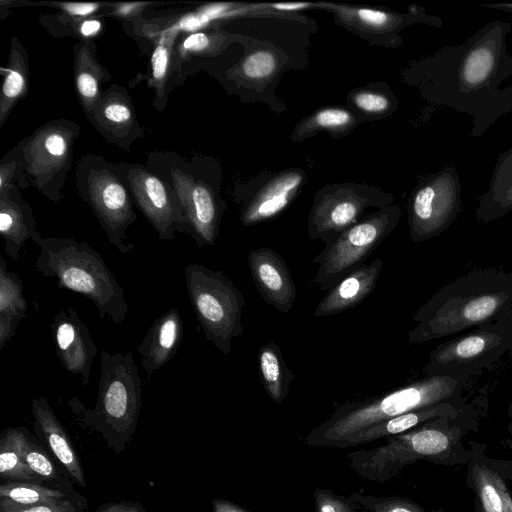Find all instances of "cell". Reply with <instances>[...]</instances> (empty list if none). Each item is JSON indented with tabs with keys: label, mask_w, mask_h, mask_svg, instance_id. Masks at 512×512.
<instances>
[{
	"label": "cell",
	"mask_w": 512,
	"mask_h": 512,
	"mask_svg": "<svg viewBox=\"0 0 512 512\" xmlns=\"http://www.w3.org/2000/svg\"><path fill=\"white\" fill-rule=\"evenodd\" d=\"M19 164L16 159L5 155L0 165V193L17 186Z\"/></svg>",
	"instance_id": "bcb514c9"
},
{
	"label": "cell",
	"mask_w": 512,
	"mask_h": 512,
	"mask_svg": "<svg viewBox=\"0 0 512 512\" xmlns=\"http://www.w3.org/2000/svg\"><path fill=\"white\" fill-rule=\"evenodd\" d=\"M228 3H213L205 5L196 11L182 15L164 26L162 29L178 34L181 32L193 33L197 32L209 25L210 22L224 17L231 9Z\"/></svg>",
	"instance_id": "d590c367"
},
{
	"label": "cell",
	"mask_w": 512,
	"mask_h": 512,
	"mask_svg": "<svg viewBox=\"0 0 512 512\" xmlns=\"http://www.w3.org/2000/svg\"><path fill=\"white\" fill-rule=\"evenodd\" d=\"M72 495L74 494H66L34 483L1 482L0 484V499L20 505L58 502Z\"/></svg>",
	"instance_id": "836d02e7"
},
{
	"label": "cell",
	"mask_w": 512,
	"mask_h": 512,
	"mask_svg": "<svg viewBox=\"0 0 512 512\" xmlns=\"http://www.w3.org/2000/svg\"><path fill=\"white\" fill-rule=\"evenodd\" d=\"M512 210V147L498 155L488 189L478 197L475 216L490 223Z\"/></svg>",
	"instance_id": "484cf974"
},
{
	"label": "cell",
	"mask_w": 512,
	"mask_h": 512,
	"mask_svg": "<svg viewBox=\"0 0 512 512\" xmlns=\"http://www.w3.org/2000/svg\"><path fill=\"white\" fill-rule=\"evenodd\" d=\"M462 210L457 169L446 166L427 175L413 190L408 204L410 238L421 243L449 228Z\"/></svg>",
	"instance_id": "7c38bea8"
},
{
	"label": "cell",
	"mask_w": 512,
	"mask_h": 512,
	"mask_svg": "<svg viewBox=\"0 0 512 512\" xmlns=\"http://www.w3.org/2000/svg\"><path fill=\"white\" fill-rule=\"evenodd\" d=\"M27 309L21 279L16 273L8 270L6 260L0 256V316L21 321L25 318Z\"/></svg>",
	"instance_id": "d6a6232c"
},
{
	"label": "cell",
	"mask_w": 512,
	"mask_h": 512,
	"mask_svg": "<svg viewBox=\"0 0 512 512\" xmlns=\"http://www.w3.org/2000/svg\"><path fill=\"white\" fill-rule=\"evenodd\" d=\"M479 418L472 405L456 416L438 418L387 438V442L346 455L349 467L363 479L385 483L404 467L418 461L436 465L467 464L473 448L464 445V437L479 429Z\"/></svg>",
	"instance_id": "3957f363"
},
{
	"label": "cell",
	"mask_w": 512,
	"mask_h": 512,
	"mask_svg": "<svg viewBox=\"0 0 512 512\" xmlns=\"http://www.w3.org/2000/svg\"><path fill=\"white\" fill-rule=\"evenodd\" d=\"M29 432L25 427H8L0 435L1 482H25L42 485L23 461L24 443ZM43 486V485H42Z\"/></svg>",
	"instance_id": "f546056e"
},
{
	"label": "cell",
	"mask_w": 512,
	"mask_h": 512,
	"mask_svg": "<svg viewBox=\"0 0 512 512\" xmlns=\"http://www.w3.org/2000/svg\"><path fill=\"white\" fill-rule=\"evenodd\" d=\"M105 159L84 156L76 171L79 195L90 206L109 242L123 254L134 244L125 243L127 229L137 220L131 191Z\"/></svg>",
	"instance_id": "9c48e42d"
},
{
	"label": "cell",
	"mask_w": 512,
	"mask_h": 512,
	"mask_svg": "<svg viewBox=\"0 0 512 512\" xmlns=\"http://www.w3.org/2000/svg\"><path fill=\"white\" fill-rule=\"evenodd\" d=\"M49 5L55 6L63 13L61 21L74 22L86 18L93 17V15L105 6L106 3H73V2H52Z\"/></svg>",
	"instance_id": "7bdbcfd3"
},
{
	"label": "cell",
	"mask_w": 512,
	"mask_h": 512,
	"mask_svg": "<svg viewBox=\"0 0 512 512\" xmlns=\"http://www.w3.org/2000/svg\"><path fill=\"white\" fill-rule=\"evenodd\" d=\"M170 181L183 206L185 233L199 248L213 245L219 236L224 203L208 184L179 168L170 169Z\"/></svg>",
	"instance_id": "9a60e30c"
},
{
	"label": "cell",
	"mask_w": 512,
	"mask_h": 512,
	"mask_svg": "<svg viewBox=\"0 0 512 512\" xmlns=\"http://www.w3.org/2000/svg\"><path fill=\"white\" fill-rule=\"evenodd\" d=\"M93 512H146L140 502L120 501L101 504Z\"/></svg>",
	"instance_id": "7dc6e473"
},
{
	"label": "cell",
	"mask_w": 512,
	"mask_h": 512,
	"mask_svg": "<svg viewBox=\"0 0 512 512\" xmlns=\"http://www.w3.org/2000/svg\"><path fill=\"white\" fill-rule=\"evenodd\" d=\"M352 101L359 110L370 114L386 113L393 106L387 95L371 90L355 93L352 96Z\"/></svg>",
	"instance_id": "b9f144b4"
},
{
	"label": "cell",
	"mask_w": 512,
	"mask_h": 512,
	"mask_svg": "<svg viewBox=\"0 0 512 512\" xmlns=\"http://www.w3.org/2000/svg\"><path fill=\"white\" fill-rule=\"evenodd\" d=\"M151 2H118L108 3L111 15L131 20L140 16L147 6L151 5Z\"/></svg>",
	"instance_id": "f6af8a7d"
},
{
	"label": "cell",
	"mask_w": 512,
	"mask_h": 512,
	"mask_svg": "<svg viewBox=\"0 0 512 512\" xmlns=\"http://www.w3.org/2000/svg\"><path fill=\"white\" fill-rule=\"evenodd\" d=\"M512 353V318L475 327L439 344L424 367L427 376L466 375L496 365Z\"/></svg>",
	"instance_id": "8fae6325"
},
{
	"label": "cell",
	"mask_w": 512,
	"mask_h": 512,
	"mask_svg": "<svg viewBox=\"0 0 512 512\" xmlns=\"http://www.w3.org/2000/svg\"><path fill=\"white\" fill-rule=\"evenodd\" d=\"M57 356L69 373L81 377L84 387L91 378V366L97 347L88 326L72 308L60 310L50 325Z\"/></svg>",
	"instance_id": "2e32d148"
},
{
	"label": "cell",
	"mask_w": 512,
	"mask_h": 512,
	"mask_svg": "<svg viewBox=\"0 0 512 512\" xmlns=\"http://www.w3.org/2000/svg\"><path fill=\"white\" fill-rule=\"evenodd\" d=\"M32 241L39 247L37 271L55 279L58 288L90 299L101 319L108 316L115 324L123 323L129 310L124 291L96 250L74 238L42 237L38 232Z\"/></svg>",
	"instance_id": "5b68a950"
},
{
	"label": "cell",
	"mask_w": 512,
	"mask_h": 512,
	"mask_svg": "<svg viewBox=\"0 0 512 512\" xmlns=\"http://www.w3.org/2000/svg\"><path fill=\"white\" fill-rule=\"evenodd\" d=\"M509 22L493 20L458 45L444 46L414 68L424 96L439 106L471 117L479 138L512 111V55L507 50Z\"/></svg>",
	"instance_id": "6da1fadb"
},
{
	"label": "cell",
	"mask_w": 512,
	"mask_h": 512,
	"mask_svg": "<svg viewBox=\"0 0 512 512\" xmlns=\"http://www.w3.org/2000/svg\"><path fill=\"white\" fill-rule=\"evenodd\" d=\"M88 119L108 142L125 150L144 137L130 95L117 85L102 91Z\"/></svg>",
	"instance_id": "e0dca14e"
},
{
	"label": "cell",
	"mask_w": 512,
	"mask_h": 512,
	"mask_svg": "<svg viewBox=\"0 0 512 512\" xmlns=\"http://www.w3.org/2000/svg\"><path fill=\"white\" fill-rule=\"evenodd\" d=\"M74 28L75 34L80 38L81 42L93 44L92 40L98 36L102 29L103 23L97 18H86L74 22H69Z\"/></svg>",
	"instance_id": "ee69618b"
},
{
	"label": "cell",
	"mask_w": 512,
	"mask_h": 512,
	"mask_svg": "<svg viewBox=\"0 0 512 512\" xmlns=\"http://www.w3.org/2000/svg\"><path fill=\"white\" fill-rule=\"evenodd\" d=\"M251 278L263 300L282 313L296 300V286L285 260L273 249L261 247L248 254Z\"/></svg>",
	"instance_id": "ac0fdd59"
},
{
	"label": "cell",
	"mask_w": 512,
	"mask_h": 512,
	"mask_svg": "<svg viewBox=\"0 0 512 512\" xmlns=\"http://www.w3.org/2000/svg\"><path fill=\"white\" fill-rule=\"evenodd\" d=\"M184 277L192 309L206 340L228 355L232 340L244 331L243 294L222 271L202 264H188Z\"/></svg>",
	"instance_id": "52a82bcc"
},
{
	"label": "cell",
	"mask_w": 512,
	"mask_h": 512,
	"mask_svg": "<svg viewBox=\"0 0 512 512\" xmlns=\"http://www.w3.org/2000/svg\"><path fill=\"white\" fill-rule=\"evenodd\" d=\"M359 508V512H433L425 510L410 498L390 495L373 496L360 492L349 495Z\"/></svg>",
	"instance_id": "e575fe53"
},
{
	"label": "cell",
	"mask_w": 512,
	"mask_h": 512,
	"mask_svg": "<svg viewBox=\"0 0 512 512\" xmlns=\"http://www.w3.org/2000/svg\"><path fill=\"white\" fill-rule=\"evenodd\" d=\"M383 261L375 259L362 264L345 275L317 304L316 317L332 316L361 303L376 288Z\"/></svg>",
	"instance_id": "7402d4cb"
},
{
	"label": "cell",
	"mask_w": 512,
	"mask_h": 512,
	"mask_svg": "<svg viewBox=\"0 0 512 512\" xmlns=\"http://www.w3.org/2000/svg\"><path fill=\"white\" fill-rule=\"evenodd\" d=\"M220 38L213 33L197 31L187 34L177 46V54L186 59L191 56L211 54L220 45Z\"/></svg>",
	"instance_id": "ab89813d"
},
{
	"label": "cell",
	"mask_w": 512,
	"mask_h": 512,
	"mask_svg": "<svg viewBox=\"0 0 512 512\" xmlns=\"http://www.w3.org/2000/svg\"><path fill=\"white\" fill-rule=\"evenodd\" d=\"M508 415H509V419H510V422L508 425V430H509V433L512 435V400L509 404Z\"/></svg>",
	"instance_id": "f5cc1de1"
},
{
	"label": "cell",
	"mask_w": 512,
	"mask_h": 512,
	"mask_svg": "<svg viewBox=\"0 0 512 512\" xmlns=\"http://www.w3.org/2000/svg\"><path fill=\"white\" fill-rule=\"evenodd\" d=\"M512 318V273L477 268L446 284L413 316L408 344H420Z\"/></svg>",
	"instance_id": "7a4b0ae2"
},
{
	"label": "cell",
	"mask_w": 512,
	"mask_h": 512,
	"mask_svg": "<svg viewBox=\"0 0 512 512\" xmlns=\"http://www.w3.org/2000/svg\"><path fill=\"white\" fill-rule=\"evenodd\" d=\"M470 405L471 404H468L464 397L398 415L370 426L352 436L344 443L342 449L366 444L379 439H387L408 432L423 423L438 418L456 416Z\"/></svg>",
	"instance_id": "603a6c76"
},
{
	"label": "cell",
	"mask_w": 512,
	"mask_h": 512,
	"mask_svg": "<svg viewBox=\"0 0 512 512\" xmlns=\"http://www.w3.org/2000/svg\"><path fill=\"white\" fill-rule=\"evenodd\" d=\"M123 169L136 205L156 230L158 238L172 240L175 232L185 233V214L174 188L144 167L124 165Z\"/></svg>",
	"instance_id": "4fadbf2b"
},
{
	"label": "cell",
	"mask_w": 512,
	"mask_h": 512,
	"mask_svg": "<svg viewBox=\"0 0 512 512\" xmlns=\"http://www.w3.org/2000/svg\"><path fill=\"white\" fill-rule=\"evenodd\" d=\"M88 499L76 493L58 502H45L36 505H20L0 499V512H84Z\"/></svg>",
	"instance_id": "8d00e7d4"
},
{
	"label": "cell",
	"mask_w": 512,
	"mask_h": 512,
	"mask_svg": "<svg viewBox=\"0 0 512 512\" xmlns=\"http://www.w3.org/2000/svg\"><path fill=\"white\" fill-rule=\"evenodd\" d=\"M352 114L341 108H325L314 113L303 125V130L326 129L340 131L352 125Z\"/></svg>",
	"instance_id": "f35d334b"
},
{
	"label": "cell",
	"mask_w": 512,
	"mask_h": 512,
	"mask_svg": "<svg viewBox=\"0 0 512 512\" xmlns=\"http://www.w3.org/2000/svg\"><path fill=\"white\" fill-rule=\"evenodd\" d=\"M258 369L267 395L280 405L286 399L294 379L293 372L287 367L281 349L274 341L259 348Z\"/></svg>",
	"instance_id": "4dcf8cb0"
},
{
	"label": "cell",
	"mask_w": 512,
	"mask_h": 512,
	"mask_svg": "<svg viewBox=\"0 0 512 512\" xmlns=\"http://www.w3.org/2000/svg\"><path fill=\"white\" fill-rule=\"evenodd\" d=\"M469 376L432 375L378 397L339 405L332 414L303 439L306 446L340 448L361 432L398 415L464 398Z\"/></svg>",
	"instance_id": "277c9868"
},
{
	"label": "cell",
	"mask_w": 512,
	"mask_h": 512,
	"mask_svg": "<svg viewBox=\"0 0 512 512\" xmlns=\"http://www.w3.org/2000/svg\"><path fill=\"white\" fill-rule=\"evenodd\" d=\"M433 512H445L443 509L439 508V509H436V510H433ZM474 512H479L478 509H474Z\"/></svg>",
	"instance_id": "db71d44e"
},
{
	"label": "cell",
	"mask_w": 512,
	"mask_h": 512,
	"mask_svg": "<svg viewBox=\"0 0 512 512\" xmlns=\"http://www.w3.org/2000/svg\"><path fill=\"white\" fill-rule=\"evenodd\" d=\"M31 206L22 198L17 186L0 193V234L5 253L18 261L27 240L37 233Z\"/></svg>",
	"instance_id": "d4e9b609"
},
{
	"label": "cell",
	"mask_w": 512,
	"mask_h": 512,
	"mask_svg": "<svg viewBox=\"0 0 512 512\" xmlns=\"http://www.w3.org/2000/svg\"><path fill=\"white\" fill-rule=\"evenodd\" d=\"M0 72L4 76L0 94L1 127L16 103L25 97L28 89V57L18 38H12L8 63Z\"/></svg>",
	"instance_id": "83f0119b"
},
{
	"label": "cell",
	"mask_w": 512,
	"mask_h": 512,
	"mask_svg": "<svg viewBox=\"0 0 512 512\" xmlns=\"http://www.w3.org/2000/svg\"><path fill=\"white\" fill-rule=\"evenodd\" d=\"M495 463L504 477L512 482V458L508 460L495 459Z\"/></svg>",
	"instance_id": "816d5d0a"
},
{
	"label": "cell",
	"mask_w": 512,
	"mask_h": 512,
	"mask_svg": "<svg viewBox=\"0 0 512 512\" xmlns=\"http://www.w3.org/2000/svg\"><path fill=\"white\" fill-rule=\"evenodd\" d=\"M278 65L275 54L266 49H259L244 58L240 65L242 74L251 80H265L272 76Z\"/></svg>",
	"instance_id": "74e56055"
},
{
	"label": "cell",
	"mask_w": 512,
	"mask_h": 512,
	"mask_svg": "<svg viewBox=\"0 0 512 512\" xmlns=\"http://www.w3.org/2000/svg\"><path fill=\"white\" fill-rule=\"evenodd\" d=\"M303 176L298 171H287L272 178L244 206L240 222L252 226L278 216L292 201Z\"/></svg>",
	"instance_id": "cb8c5ba5"
},
{
	"label": "cell",
	"mask_w": 512,
	"mask_h": 512,
	"mask_svg": "<svg viewBox=\"0 0 512 512\" xmlns=\"http://www.w3.org/2000/svg\"><path fill=\"white\" fill-rule=\"evenodd\" d=\"M309 4L306 2H293V3H276L272 5V8L281 11H295L308 7Z\"/></svg>",
	"instance_id": "f907efd6"
},
{
	"label": "cell",
	"mask_w": 512,
	"mask_h": 512,
	"mask_svg": "<svg viewBox=\"0 0 512 512\" xmlns=\"http://www.w3.org/2000/svg\"><path fill=\"white\" fill-rule=\"evenodd\" d=\"M472 457L467 463L466 483L475 495L479 512H512V494L507 479L485 453V444L470 441Z\"/></svg>",
	"instance_id": "d6986e66"
},
{
	"label": "cell",
	"mask_w": 512,
	"mask_h": 512,
	"mask_svg": "<svg viewBox=\"0 0 512 512\" xmlns=\"http://www.w3.org/2000/svg\"><path fill=\"white\" fill-rule=\"evenodd\" d=\"M401 217L398 205H387L347 228L314 257L318 269L313 282L328 291L364 260L396 228Z\"/></svg>",
	"instance_id": "30bf717a"
},
{
	"label": "cell",
	"mask_w": 512,
	"mask_h": 512,
	"mask_svg": "<svg viewBox=\"0 0 512 512\" xmlns=\"http://www.w3.org/2000/svg\"><path fill=\"white\" fill-rule=\"evenodd\" d=\"M315 512H359L350 498L326 488H315L313 492Z\"/></svg>",
	"instance_id": "60d3db41"
},
{
	"label": "cell",
	"mask_w": 512,
	"mask_h": 512,
	"mask_svg": "<svg viewBox=\"0 0 512 512\" xmlns=\"http://www.w3.org/2000/svg\"><path fill=\"white\" fill-rule=\"evenodd\" d=\"M212 507L213 512H249L237 504L223 499H213Z\"/></svg>",
	"instance_id": "681fc988"
},
{
	"label": "cell",
	"mask_w": 512,
	"mask_h": 512,
	"mask_svg": "<svg viewBox=\"0 0 512 512\" xmlns=\"http://www.w3.org/2000/svg\"><path fill=\"white\" fill-rule=\"evenodd\" d=\"M79 132V126L67 119L52 120L36 129L7 154L19 164L17 181L23 179L58 202Z\"/></svg>",
	"instance_id": "ba28073f"
},
{
	"label": "cell",
	"mask_w": 512,
	"mask_h": 512,
	"mask_svg": "<svg viewBox=\"0 0 512 512\" xmlns=\"http://www.w3.org/2000/svg\"><path fill=\"white\" fill-rule=\"evenodd\" d=\"M94 44L80 42L74 49V78L79 102L87 115L101 96L100 85L111 79L110 73L95 56Z\"/></svg>",
	"instance_id": "4316f807"
},
{
	"label": "cell",
	"mask_w": 512,
	"mask_h": 512,
	"mask_svg": "<svg viewBox=\"0 0 512 512\" xmlns=\"http://www.w3.org/2000/svg\"><path fill=\"white\" fill-rule=\"evenodd\" d=\"M184 335V323L176 308L164 312L152 323L137 347L147 381L177 353Z\"/></svg>",
	"instance_id": "44dd1931"
},
{
	"label": "cell",
	"mask_w": 512,
	"mask_h": 512,
	"mask_svg": "<svg viewBox=\"0 0 512 512\" xmlns=\"http://www.w3.org/2000/svg\"><path fill=\"white\" fill-rule=\"evenodd\" d=\"M19 323L20 320L18 319L0 316V350H2L5 344L15 335Z\"/></svg>",
	"instance_id": "c3c4849f"
},
{
	"label": "cell",
	"mask_w": 512,
	"mask_h": 512,
	"mask_svg": "<svg viewBox=\"0 0 512 512\" xmlns=\"http://www.w3.org/2000/svg\"><path fill=\"white\" fill-rule=\"evenodd\" d=\"M152 32L155 41L150 59V84L156 90L158 97H162L170 76L177 34L157 27Z\"/></svg>",
	"instance_id": "1f68e13d"
},
{
	"label": "cell",
	"mask_w": 512,
	"mask_h": 512,
	"mask_svg": "<svg viewBox=\"0 0 512 512\" xmlns=\"http://www.w3.org/2000/svg\"><path fill=\"white\" fill-rule=\"evenodd\" d=\"M32 414L38 441L47 446L48 451L67 470L75 484L86 488L87 483L80 457L65 427L43 396L32 400Z\"/></svg>",
	"instance_id": "ffe728a7"
},
{
	"label": "cell",
	"mask_w": 512,
	"mask_h": 512,
	"mask_svg": "<svg viewBox=\"0 0 512 512\" xmlns=\"http://www.w3.org/2000/svg\"><path fill=\"white\" fill-rule=\"evenodd\" d=\"M141 397L142 382L132 353L103 351L95 406L87 409L76 398L69 405L84 426L100 432L120 453L136 431Z\"/></svg>",
	"instance_id": "8992f818"
},
{
	"label": "cell",
	"mask_w": 512,
	"mask_h": 512,
	"mask_svg": "<svg viewBox=\"0 0 512 512\" xmlns=\"http://www.w3.org/2000/svg\"><path fill=\"white\" fill-rule=\"evenodd\" d=\"M391 199H381L364 191L340 188L327 191L315 198L308 218V235L311 240L331 243L342 232L360 221L366 208L385 207Z\"/></svg>",
	"instance_id": "5bb4252c"
},
{
	"label": "cell",
	"mask_w": 512,
	"mask_h": 512,
	"mask_svg": "<svg viewBox=\"0 0 512 512\" xmlns=\"http://www.w3.org/2000/svg\"><path fill=\"white\" fill-rule=\"evenodd\" d=\"M22 458L43 486L66 494L77 493L67 470L30 432L25 439Z\"/></svg>",
	"instance_id": "f1b7e54d"
}]
</instances>
